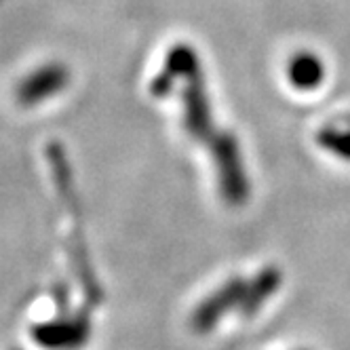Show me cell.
I'll use <instances>...</instances> for the list:
<instances>
[{"label":"cell","instance_id":"cell-1","mask_svg":"<svg viewBox=\"0 0 350 350\" xmlns=\"http://www.w3.org/2000/svg\"><path fill=\"white\" fill-rule=\"evenodd\" d=\"M46 159H49V165H51V173L55 180V188L62 196V203L74 221V230L70 237V258H72L74 272H77L87 302L91 306H99L104 299V291H102V285H99V281L95 277V270L91 266V260H89L87 241H85L83 205L77 194V184H74V175H72V167L68 161L66 148L59 142H51L46 146Z\"/></svg>","mask_w":350,"mask_h":350},{"label":"cell","instance_id":"cell-13","mask_svg":"<svg viewBox=\"0 0 350 350\" xmlns=\"http://www.w3.org/2000/svg\"><path fill=\"white\" fill-rule=\"evenodd\" d=\"M13 350H21V348H13Z\"/></svg>","mask_w":350,"mask_h":350},{"label":"cell","instance_id":"cell-9","mask_svg":"<svg viewBox=\"0 0 350 350\" xmlns=\"http://www.w3.org/2000/svg\"><path fill=\"white\" fill-rule=\"evenodd\" d=\"M163 70L169 72L175 81H178V79L190 81V79L201 77V74H203L198 53L194 51L190 44H186V42L175 44L171 51L167 53V59H165V68Z\"/></svg>","mask_w":350,"mask_h":350},{"label":"cell","instance_id":"cell-10","mask_svg":"<svg viewBox=\"0 0 350 350\" xmlns=\"http://www.w3.org/2000/svg\"><path fill=\"white\" fill-rule=\"evenodd\" d=\"M317 144L342 161H350V118L325 124L317 133Z\"/></svg>","mask_w":350,"mask_h":350},{"label":"cell","instance_id":"cell-12","mask_svg":"<svg viewBox=\"0 0 350 350\" xmlns=\"http://www.w3.org/2000/svg\"><path fill=\"white\" fill-rule=\"evenodd\" d=\"M53 295H55V304H57V310H59V317H64V312H68V285L66 283H57L53 287Z\"/></svg>","mask_w":350,"mask_h":350},{"label":"cell","instance_id":"cell-4","mask_svg":"<svg viewBox=\"0 0 350 350\" xmlns=\"http://www.w3.org/2000/svg\"><path fill=\"white\" fill-rule=\"evenodd\" d=\"M247 293V281L243 277H232L226 285H221L217 291H213L205 302L196 306L192 314V329L196 334H209L215 325L226 317L232 308L241 310V304Z\"/></svg>","mask_w":350,"mask_h":350},{"label":"cell","instance_id":"cell-11","mask_svg":"<svg viewBox=\"0 0 350 350\" xmlns=\"http://www.w3.org/2000/svg\"><path fill=\"white\" fill-rule=\"evenodd\" d=\"M173 87H175V79L171 77L169 72H159L157 77H154V81L150 83V93H152L157 99H161V97H167L171 91H173Z\"/></svg>","mask_w":350,"mask_h":350},{"label":"cell","instance_id":"cell-8","mask_svg":"<svg viewBox=\"0 0 350 350\" xmlns=\"http://www.w3.org/2000/svg\"><path fill=\"white\" fill-rule=\"evenodd\" d=\"M287 74H289V83L295 89L312 91L323 83L325 68H323V62L317 55L304 51V53H297V55L291 57Z\"/></svg>","mask_w":350,"mask_h":350},{"label":"cell","instance_id":"cell-7","mask_svg":"<svg viewBox=\"0 0 350 350\" xmlns=\"http://www.w3.org/2000/svg\"><path fill=\"white\" fill-rule=\"evenodd\" d=\"M281 283H283V274L277 266L262 268L254 279L247 281V293L241 304V314L245 319L254 317L268 299L279 291Z\"/></svg>","mask_w":350,"mask_h":350},{"label":"cell","instance_id":"cell-3","mask_svg":"<svg viewBox=\"0 0 350 350\" xmlns=\"http://www.w3.org/2000/svg\"><path fill=\"white\" fill-rule=\"evenodd\" d=\"M32 338L44 350H81L91 338V317L81 310L32 327Z\"/></svg>","mask_w":350,"mask_h":350},{"label":"cell","instance_id":"cell-5","mask_svg":"<svg viewBox=\"0 0 350 350\" xmlns=\"http://www.w3.org/2000/svg\"><path fill=\"white\" fill-rule=\"evenodd\" d=\"M184 129L194 139H211L215 133L213 118H211V106L205 89V79L194 77L186 81L184 89Z\"/></svg>","mask_w":350,"mask_h":350},{"label":"cell","instance_id":"cell-2","mask_svg":"<svg viewBox=\"0 0 350 350\" xmlns=\"http://www.w3.org/2000/svg\"><path fill=\"white\" fill-rule=\"evenodd\" d=\"M209 142L224 201L232 207L245 205L249 198V180L237 135H232L230 131H215Z\"/></svg>","mask_w":350,"mask_h":350},{"label":"cell","instance_id":"cell-6","mask_svg":"<svg viewBox=\"0 0 350 350\" xmlns=\"http://www.w3.org/2000/svg\"><path fill=\"white\" fill-rule=\"evenodd\" d=\"M70 83V72L62 64H46L28 74L17 87V99L23 106H36L57 95Z\"/></svg>","mask_w":350,"mask_h":350}]
</instances>
